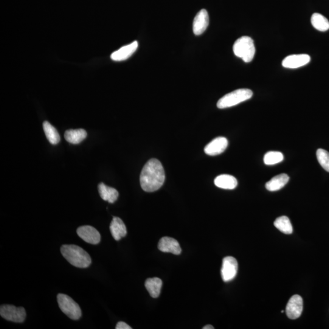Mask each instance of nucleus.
I'll use <instances>...</instances> for the list:
<instances>
[{"label":"nucleus","instance_id":"f257e3e1","mask_svg":"<svg viewBox=\"0 0 329 329\" xmlns=\"http://www.w3.org/2000/svg\"><path fill=\"white\" fill-rule=\"evenodd\" d=\"M164 168L159 160L151 159L143 167L140 174V185L146 192L160 189L165 182Z\"/></svg>","mask_w":329,"mask_h":329},{"label":"nucleus","instance_id":"f03ea898","mask_svg":"<svg viewBox=\"0 0 329 329\" xmlns=\"http://www.w3.org/2000/svg\"><path fill=\"white\" fill-rule=\"evenodd\" d=\"M63 257L73 266L79 268H86L91 265L89 254L81 247L73 244H65L61 247Z\"/></svg>","mask_w":329,"mask_h":329},{"label":"nucleus","instance_id":"7ed1b4c3","mask_svg":"<svg viewBox=\"0 0 329 329\" xmlns=\"http://www.w3.org/2000/svg\"><path fill=\"white\" fill-rule=\"evenodd\" d=\"M234 54L242 59L245 63H250L254 58L255 47L254 42L249 36H242L235 41L233 47Z\"/></svg>","mask_w":329,"mask_h":329},{"label":"nucleus","instance_id":"20e7f679","mask_svg":"<svg viewBox=\"0 0 329 329\" xmlns=\"http://www.w3.org/2000/svg\"><path fill=\"white\" fill-rule=\"evenodd\" d=\"M253 92L248 89H240L236 90L224 95L217 103L219 109H226L238 105L251 98Z\"/></svg>","mask_w":329,"mask_h":329},{"label":"nucleus","instance_id":"39448f33","mask_svg":"<svg viewBox=\"0 0 329 329\" xmlns=\"http://www.w3.org/2000/svg\"><path fill=\"white\" fill-rule=\"evenodd\" d=\"M59 307L70 319L77 320L81 318V308L71 297L67 295L59 294L57 296Z\"/></svg>","mask_w":329,"mask_h":329},{"label":"nucleus","instance_id":"423d86ee","mask_svg":"<svg viewBox=\"0 0 329 329\" xmlns=\"http://www.w3.org/2000/svg\"><path fill=\"white\" fill-rule=\"evenodd\" d=\"M0 315L8 321L22 323L26 318V311L23 307H16L13 305H2Z\"/></svg>","mask_w":329,"mask_h":329},{"label":"nucleus","instance_id":"0eeeda50","mask_svg":"<svg viewBox=\"0 0 329 329\" xmlns=\"http://www.w3.org/2000/svg\"><path fill=\"white\" fill-rule=\"evenodd\" d=\"M238 268L237 260L234 257H225L221 271L222 279L224 282H228L234 279L237 274Z\"/></svg>","mask_w":329,"mask_h":329},{"label":"nucleus","instance_id":"6e6552de","mask_svg":"<svg viewBox=\"0 0 329 329\" xmlns=\"http://www.w3.org/2000/svg\"><path fill=\"white\" fill-rule=\"evenodd\" d=\"M303 299L299 295H294L289 299L286 305V313L288 318L297 319L301 316L303 311Z\"/></svg>","mask_w":329,"mask_h":329},{"label":"nucleus","instance_id":"1a4fd4ad","mask_svg":"<svg viewBox=\"0 0 329 329\" xmlns=\"http://www.w3.org/2000/svg\"><path fill=\"white\" fill-rule=\"evenodd\" d=\"M77 234L85 242L91 244H97L101 241V235L98 230L90 226L79 227Z\"/></svg>","mask_w":329,"mask_h":329},{"label":"nucleus","instance_id":"9d476101","mask_svg":"<svg viewBox=\"0 0 329 329\" xmlns=\"http://www.w3.org/2000/svg\"><path fill=\"white\" fill-rule=\"evenodd\" d=\"M227 146H228V140L226 138L218 137L206 146L204 152L209 156L219 155L226 150Z\"/></svg>","mask_w":329,"mask_h":329},{"label":"nucleus","instance_id":"9b49d317","mask_svg":"<svg viewBox=\"0 0 329 329\" xmlns=\"http://www.w3.org/2000/svg\"><path fill=\"white\" fill-rule=\"evenodd\" d=\"M310 56L306 54L292 55L286 56L282 61V66L285 68L297 69L310 63Z\"/></svg>","mask_w":329,"mask_h":329},{"label":"nucleus","instance_id":"f8f14e48","mask_svg":"<svg viewBox=\"0 0 329 329\" xmlns=\"http://www.w3.org/2000/svg\"><path fill=\"white\" fill-rule=\"evenodd\" d=\"M209 24V14L206 10L202 9L197 13L195 19L193 21V30L195 35H202Z\"/></svg>","mask_w":329,"mask_h":329},{"label":"nucleus","instance_id":"ddd939ff","mask_svg":"<svg viewBox=\"0 0 329 329\" xmlns=\"http://www.w3.org/2000/svg\"><path fill=\"white\" fill-rule=\"evenodd\" d=\"M158 248L162 252L171 253L174 255L181 254L182 249L178 241L173 238L165 237L160 239Z\"/></svg>","mask_w":329,"mask_h":329},{"label":"nucleus","instance_id":"4468645a","mask_svg":"<svg viewBox=\"0 0 329 329\" xmlns=\"http://www.w3.org/2000/svg\"><path fill=\"white\" fill-rule=\"evenodd\" d=\"M138 48V42L134 41L133 43L123 46L120 49L115 51L111 56L112 60L115 61H122L128 60L134 54Z\"/></svg>","mask_w":329,"mask_h":329},{"label":"nucleus","instance_id":"2eb2a0df","mask_svg":"<svg viewBox=\"0 0 329 329\" xmlns=\"http://www.w3.org/2000/svg\"><path fill=\"white\" fill-rule=\"evenodd\" d=\"M110 231L115 240L119 241L127 234L125 223L120 218L114 217L110 224Z\"/></svg>","mask_w":329,"mask_h":329},{"label":"nucleus","instance_id":"dca6fc26","mask_svg":"<svg viewBox=\"0 0 329 329\" xmlns=\"http://www.w3.org/2000/svg\"><path fill=\"white\" fill-rule=\"evenodd\" d=\"M214 183L216 187L225 190L235 189L238 185L237 179L229 174H221L216 177Z\"/></svg>","mask_w":329,"mask_h":329},{"label":"nucleus","instance_id":"f3484780","mask_svg":"<svg viewBox=\"0 0 329 329\" xmlns=\"http://www.w3.org/2000/svg\"><path fill=\"white\" fill-rule=\"evenodd\" d=\"M289 180V176L286 174H280L274 177L270 181L266 183V189L270 192H276V191L282 189L285 186Z\"/></svg>","mask_w":329,"mask_h":329},{"label":"nucleus","instance_id":"a211bd4d","mask_svg":"<svg viewBox=\"0 0 329 329\" xmlns=\"http://www.w3.org/2000/svg\"><path fill=\"white\" fill-rule=\"evenodd\" d=\"M98 192H99L101 198L104 201L109 202V203H114L119 198V193L116 189L107 186L103 183H100L98 185Z\"/></svg>","mask_w":329,"mask_h":329},{"label":"nucleus","instance_id":"6ab92c4d","mask_svg":"<svg viewBox=\"0 0 329 329\" xmlns=\"http://www.w3.org/2000/svg\"><path fill=\"white\" fill-rule=\"evenodd\" d=\"M65 139L72 144L77 145L83 142L87 137V133L84 129H69L64 134Z\"/></svg>","mask_w":329,"mask_h":329},{"label":"nucleus","instance_id":"aec40b11","mask_svg":"<svg viewBox=\"0 0 329 329\" xmlns=\"http://www.w3.org/2000/svg\"><path fill=\"white\" fill-rule=\"evenodd\" d=\"M145 286L153 298H157L159 296L162 286V281L159 278H150L146 280Z\"/></svg>","mask_w":329,"mask_h":329},{"label":"nucleus","instance_id":"412c9836","mask_svg":"<svg viewBox=\"0 0 329 329\" xmlns=\"http://www.w3.org/2000/svg\"><path fill=\"white\" fill-rule=\"evenodd\" d=\"M43 129L48 140L51 144L56 145L60 141V136L54 126L46 121L43 123Z\"/></svg>","mask_w":329,"mask_h":329},{"label":"nucleus","instance_id":"4be33fe9","mask_svg":"<svg viewBox=\"0 0 329 329\" xmlns=\"http://www.w3.org/2000/svg\"><path fill=\"white\" fill-rule=\"evenodd\" d=\"M311 24L320 32H326L329 29L328 20L319 13H314L311 17Z\"/></svg>","mask_w":329,"mask_h":329},{"label":"nucleus","instance_id":"5701e85b","mask_svg":"<svg viewBox=\"0 0 329 329\" xmlns=\"http://www.w3.org/2000/svg\"><path fill=\"white\" fill-rule=\"evenodd\" d=\"M274 226L285 234H291L293 232L292 224L287 216H282L275 219Z\"/></svg>","mask_w":329,"mask_h":329},{"label":"nucleus","instance_id":"b1692460","mask_svg":"<svg viewBox=\"0 0 329 329\" xmlns=\"http://www.w3.org/2000/svg\"><path fill=\"white\" fill-rule=\"evenodd\" d=\"M284 156L282 153L279 151H269L264 157V162L267 165H273L282 162Z\"/></svg>","mask_w":329,"mask_h":329},{"label":"nucleus","instance_id":"393cba45","mask_svg":"<svg viewBox=\"0 0 329 329\" xmlns=\"http://www.w3.org/2000/svg\"><path fill=\"white\" fill-rule=\"evenodd\" d=\"M317 158L322 168L329 172V153L323 149H318L317 151Z\"/></svg>","mask_w":329,"mask_h":329},{"label":"nucleus","instance_id":"a878e982","mask_svg":"<svg viewBox=\"0 0 329 329\" xmlns=\"http://www.w3.org/2000/svg\"><path fill=\"white\" fill-rule=\"evenodd\" d=\"M116 329H131L132 328L130 326L128 325L127 324H126L125 322H119L117 323L116 325Z\"/></svg>","mask_w":329,"mask_h":329},{"label":"nucleus","instance_id":"bb28decb","mask_svg":"<svg viewBox=\"0 0 329 329\" xmlns=\"http://www.w3.org/2000/svg\"><path fill=\"white\" fill-rule=\"evenodd\" d=\"M204 329H213L214 327L212 325H208L203 327Z\"/></svg>","mask_w":329,"mask_h":329}]
</instances>
